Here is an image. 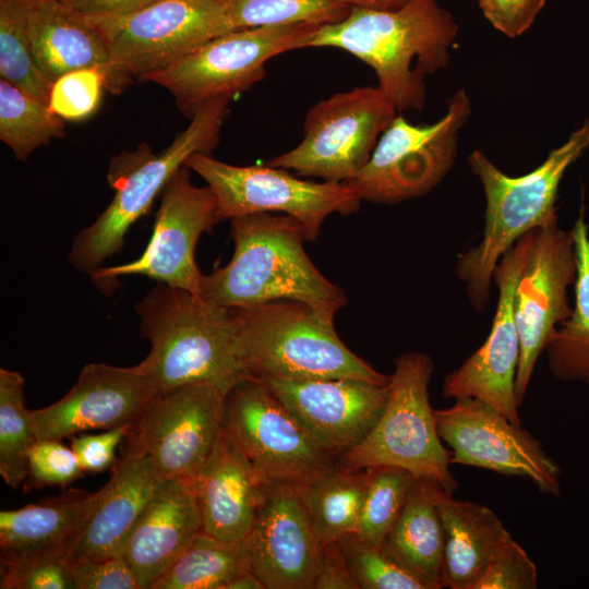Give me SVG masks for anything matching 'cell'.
Masks as SVG:
<instances>
[{
	"label": "cell",
	"instance_id": "6da1fadb",
	"mask_svg": "<svg viewBox=\"0 0 589 589\" xmlns=\"http://www.w3.org/2000/svg\"><path fill=\"white\" fill-rule=\"evenodd\" d=\"M458 33L436 0H408L392 10L352 7L339 22L320 25L308 48L342 49L372 68L396 109L420 110L424 76L445 68Z\"/></svg>",
	"mask_w": 589,
	"mask_h": 589
},
{
	"label": "cell",
	"instance_id": "7a4b0ae2",
	"mask_svg": "<svg viewBox=\"0 0 589 589\" xmlns=\"http://www.w3.org/2000/svg\"><path fill=\"white\" fill-rule=\"evenodd\" d=\"M231 220L230 262L203 275L200 296L225 308L293 300L336 315L345 292L313 264L302 225L288 215L256 213Z\"/></svg>",
	"mask_w": 589,
	"mask_h": 589
},
{
	"label": "cell",
	"instance_id": "3957f363",
	"mask_svg": "<svg viewBox=\"0 0 589 589\" xmlns=\"http://www.w3.org/2000/svg\"><path fill=\"white\" fill-rule=\"evenodd\" d=\"M134 309L151 344L140 363L158 395L194 383H212L227 394L245 378L236 352L232 309L163 283Z\"/></svg>",
	"mask_w": 589,
	"mask_h": 589
},
{
	"label": "cell",
	"instance_id": "277c9868",
	"mask_svg": "<svg viewBox=\"0 0 589 589\" xmlns=\"http://www.w3.org/2000/svg\"><path fill=\"white\" fill-rule=\"evenodd\" d=\"M589 147L587 119L544 161L520 177L502 172L481 151L468 156L471 171L480 179L485 196L481 242L457 256L455 272L466 284L470 303L484 310L493 273L501 257L528 232L557 223L556 200L560 182Z\"/></svg>",
	"mask_w": 589,
	"mask_h": 589
},
{
	"label": "cell",
	"instance_id": "5b68a950",
	"mask_svg": "<svg viewBox=\"0 0 589 589\" xmlns=\"http://www.w3.org/2000/svg\"><path fill=\"white\" fill-rule=\"evenodd\" d=\"M236 352L245 377L264 380L358 378L386 384L339 338L334 315L293 300L232 309Z\"/></svg>",
	"mask_w": 589,
	"mask_h": 589
},
{
	"label": "cell",
	"instance_id": "8992f818",
	"mask_svg": "<svg viewBox=\"0 0 589 589\" xmlns=\"http://www.w3.org/2000/svg\"><path fill=\"white\" fill-rule=\"evenodd\" d=\"M228 103L215 99L205 104L158 154L144 144L111 159L108 182L115 196L97 219L74 238L68 257L74 269L89 274L122 250L125 233L148 212L172 175L192 154H209L216 146Z\"/></svg>",
	"mask_w": 589,
	"mask_h": 589
},
{
	"label": "cell",
	"instance_id": "52a82bcc",
	"mask_svg": "<svg viewBox=\"0 0 589 589\" xmlns=\"http://www.w3.org/2000/svg\"><path fill=\"white\" fill-rule=\"evenodd\" d=\"M394 364L381 417L365 438L339 460L352 469L398 467L454 493L458 484L449 469L450 450L437 433L429 398L433 361L426 353L411 351L397 357Z\"/></svg>",
	"mask_w": 589,
	"mask_h": 589
},
{
	"label": "cell",
	"instance_id": "ba28073f",
	"mask_svg": "<svg viewBox=\"0 0 589 589\" xmlns=\"http://www.w3.org/2000/svg\"><path fill=\"white\" fill-rule=\"evenodd\" d=\"M320 25L298 23L241 28L200 45L145 81L166 88L191 119L205 104L230 100L265 76V63L279 53L308 48Z\"/></svg>",
	"mask_w": 589,
	"mask_h": 589
},
{
	"label": "cell",
	"instance_id": "9c48e42d",
	"mask_svg": "<svg viewBox=\"0 0 589 589\" xmlns=\"http://www.w3.org/2000/svg\"><path fill=\"white\" fill-rule=\"evenodd\" d=\"M471 115L464 89L448 99L446 113L417 125L396 116L381 134L360 172L347 183L361 200L393 204L426 194L452 168L458 134Z\"/></svg>",
	"mask_w": 589,
	"mask_h": 589
},
{
	"label": "cell",
	"instance_id": "30bf717a",
	"mask_svg": "<svg viewBox=\"0 0 589 589\" xmlns=\"http://www.w3.org/2000/svg\"><path fill=\"white\" fill-rule=\"evenodd\" d=\"M184 165L200 175L215 193L220 221L279 212L302 225L308 241L316 239L327 216L349 215L362 201L347 182L302 180L285 168L267 164L240 167L206 153H195Z\"/></svg>",
	"mask_w": 589,
	"mask_h": 589
},
{
	"label": "cell",
	"instance_id": "8fae6325",
	"mask_svg": "<svg viewBox=\"0 0 589 589\" xmlns=\"http://www.w3.org/2000/svg\"><path fill=\"white\" fill-rule=\"evenodd\" d=\"M396 111L377 86L336 93L309 110L300 144L266 164L323 181L347 182L369 161Z\"/></svg>",
	"mask_w": 589,
	"mask_h": 589
},
{
	"label": "cell",
	"instance_id": "7c38bea8",
	"mask_svg": "<svg viewBox=\"0 0 589 589\" xmlns=\"http://www.w3.org/2000/svg\"><path fill=\"white\" fill-rule=\"evenodd\" d=\"M225 395L212 383L157 395L129 429L121 453L147 456L161 481L195 479L224 429Z\"/></svg>",
	"mask_w": 589,
	"mask_h": 589
},
{
	"label": "cell",
	"instance_id": "4fadbf2b",
	"mask_svg": "<svg viewBox=\"0 0 589 589\" xmlns=\"http://www.w3.org/2000/svg\"><path fill=\"white\" fill-rule=\"evenodd\" d=\"M116 68L145 79L200 45L232 31L218 0H158L132 14L93 19Z\"/></svg>",
	"mask_w": 589,
	"mask_h": 589
},
{
	"label": "cell",
	"instance_id": "5bb4252c",
	"mask_svg": "<svg viewBox=\"0 0 589 589\" xmlns=\"http://www.w3.org/2000/svg\"><path fill=\"white\" fill-rule=\"evenodd\" d=\"M224 426L266 483L298 485L338 459L260 380L245 377L225 395Z\"/></svg>",
	"mask_w": 589,
	"mask_h": 589
},
{
	"label": "cell",
	"instance_id": "9a60e30c",
	"mask_svg": "<svg viewBox=\"0 0 589 589\" xmlns=\"http://www.w3.org/2000/svg\"><path fill=\"white\" fill-rule=\"evenodd\" d=\"M526 259L514 293V318L519 336L515 378L518 405L524 402L539 357L572 310L567 288L576 280L572 232L557 223L528 232Z\"/></svg>",
	"mask_w": 589,
	"mask_h": 589
},
{
	"label": "cell",
	"instance_id": "2e32d148",
	"mask_svg": "<svg viewBox=\"0 0 589 589\" xmlns=\"http://www.w3.org/2000/svg\"><path fill=\"white\" fill-rule=\"evenodd\" d=\"M217 199L207 187H195L190 169L182 165L163 190L153 235L143 254L130 263L98 267L89 273L97 286L117 277L144 275L176 288L200 294L203 274L194 257L200 236L219 223Z\"/></svg>",
	"mask_w": 589,
	"mask_h": 589
},
{
	"label": "cell",
	"instance_id": "e0dca14e",
	"mask_svg": "<svg viewBox=\"0 0 589 589\" xmlns=\"http://www.w3.org/2000/svg\"><path fill=\"white\" fill-rule=\"evenodd\" d=\"M437 433L449 446L452 464L483 468L531 481L558 496L561 468L529 431L482 400L462 397L434 410Z\"/></svg>",
	"mask_w": 589,
	"mask_h": 589
},
{
	"label": "cell",
	"instance_id": "ac0fdd59",
	"mask_svg": "<svg viewBox=\"0 0 589 589\" xmlns=\"http://www.w3.org/2000/svg\"><path fill=\"white\" fill-rule=\"evenodd\" d=\"M528 233L498 261L493 280L498 302L490 334L480 348L443 381L445 398L471 397L492 406L510 422L521 425L515 394L519 336L514 318V293L528 250Z\"/></svg>",
	"mask_w": 589,
	"mask_h": 589
},
{
	"label": "cell",
	"instance_id": "d6986e66",
	"mask_svg": "<svg viewBox=\"0 0 589 589\" xmlns=\"http://www.w3.org/2000/svg\"><path fill=\"white\" fill-rule=\"evenodd\" d=\"M157 395L141 363H89L62 398L31 410V418L38 440H61L88 430L132 426Z\"/></svg>",
	"mask_w": 589,
	"mask_h": 589
},
{
	"label": "cell",
	"instance_id": "ffe728a7",
	"mask_svg": "<svg viewBox=\"0 0 589 589\" xmlns=\"http://www.w3.org/2000/svg\"><path fill=\"white\" fill-rule=\"evenodd\" d=\"M260 381L322 448L338 457L370 433L389 392V382L358 378Z\"/></svg>",
	"mask_w": 589,
	"mask_h": 589
},
{
	"label": "cell",
	"instance_id": "44dd1931",
	"mask_svg": "<svg viewBox=\"0 0 589 589\" xmlns=\"http://www.w3.org/2000/svg\"><path fill=\"white\" fill-rule=\"evenodd\" d=\"M244 542L265 589H313L322 545L293 484L266 483Z\"/></svg>",
	"mask_w": 589,
	"mask_h": 589
},
{
	"label": "cell",
	"instance_id": "7402d4cb",
	"mask_svg": "<svg viewBox=\"0 0 589 589\" xmlns=\"http://www.w3.org/2000/svg\"><path fill=\"white\" fill-rule=\"evenodd\" d=\"M201 531L194 479L161 481L120 552L133 568L140 589H149Z\"/></svg>",
	"mask_w": 589,
	"mask_h": 589
},
{
	"label": "cell",
	"instance_id": "603a6c76",
	"mask_svg": "<svg viewBox=\"0 0 589 589\" xmlns=\"http://www.w3.org/2000/svg\"><path fill=\"white\" fill-rule=\"evenodd\" d=\"M266 482L224 426L194 479L202 531L224 541H242L250 533Z\"/></svg>",
	"mask_w": 589,
	"mask_h": 589
},
{
	"label": "cell",
	"instance_id": "cb8c5ba5",
	"mask_svg": "<svg viewBox=\"0 0 589 589\" xmlns=\"http://www.w3.org/2000/svg\"><path fill=\"white\" fill-rule=\"evenodd\" d=\"M31 38L37 67L53 83L80 69L103 72L106 91L120 94L134 81L113 64L98 26L87 16L59 0H34L31 12Z\"/></svg>",
	"mask_w": 589,
	"mask_h": 589
},
{
	"label": "cell",
	"instance_id": "d4e9b609",
	"mask_svg": "<svg viewBox=\"0 0 589 589\" xmlns=\"http://www.w3.org/2000/svg\"><path fill=\"white\" fill-rule=\"evenodd\" d=\"M103 486L93 493L69 491L56 498L0 512V566L24 560L69 554L98 505Z\"/></svg>",
	"mask_w": 589,
	"mask_h": 589
},
{
	"label": "cell",
	"instance_id": "484cf974",
	"mask_svg": "<svg viewBox=\"0 0 589 589\" xmlns=\"http://www.w3.org/2000/svg\"><path fill=\"white\" fill-rule=\"evenodd\" d=\"M161 480L145 455L121 453L101 498L71 551L72 563L82 557L120 554L142 510Z\"/></svg>",
	"mask_w": 589,
	"mask_h": 589
},
{
	"label": "cell",
	"instance_id": "4316f807",
	"mask_svg": "<svg viewBox=\"0 0 589 589\" xmlns=\"http://www.w3.org/2000/svg\"><path fill=\"white\" fill-rule=\"evenodd\" d=\"M436 502L444 530V588L472 589L509 532L488 506L456 500L443 488Z\"/></svg>",
	"mask_w": 589,
	"mask_h": 589
},
{
	"label": "cell",
	"instance_id": "83f0119b",
	"mask_svg": "<svg viewBox=\"0 0 589 589\" xmlns=\"http://www.w3.org/2000/svg\"><path fill=\"white\" fill-rule=\"evenodd\" d=\"M437 482L416 478L404 509L383 548L402 566L428 584L444 588V530L437 508Z\"/></svg>",
	"mask_w": 589,
	"mask_h": 589
},
{
	"label": "cell",
	"instance_id": "f1b7e54d",
	"mask_svg": "<svg viewBox=\"0 0 589 589\" xmlns=\"http://www.w3.org/2000/svg\"><path fill=\"white\" fill-rule=\"evenodd\" d=\"M368 479V469H352L338 457L294 485L322 546L356 532Z\"/></svg>",
	"mask_w": 589,
	"mask_h": 589
},
{
	"label": "cell",
	"instance_id": "f546056e",
	"mask_svg": "<svg viewBox=\"0 0 589 589\" xmlns=\"http://www.w3.org/2000/svg\"><path fill=\"white\" fill-rule=\"evenodd\" d=\"M570 232L577 267L575 308L555 329L545 352L553 376L589 384V232L582 213Z\"/></svg>",
	"mask_w": 589,
	"mask_h": 589
},
{
	"label": "cell",
	"instance_id": "4dcf8cb0",
	"mask_svg": "<svg viewBox=\"0 0 589 589\" xmlns=\"http://www.w3.org/2000/svg\"><path fill=\"white\" fill-rule=\"evenodd\" d=\"M247 570L244 540L224 541L201 531L149 589H226Z\"/></svg>",
	"mask_w": 589,
	"mask_h": 589
},
{
	"label": "cell",
	"instance_id": "1f68e13d",
	"mask_svg": "<svg viewBox=\"0 0 589 589\" xmlns=\"http://www.w3.org/2000/svg\"><path fill=\"white\" fill-rule=\"evenodd\" d=\"M34 0H0V80L48 105L52 83L36 64L31 38Z\"/></svg>",
	"mask_w": 589,
	"mask_h": 589
},
{
	"label": "cell",
	"instance_id": "d6a6232c",
	"mask_svg": "<svg viewBox=\"0 0 589 589\" xmlns=\"http://www.w3.org/2000/svg\"><path fill=\"white\" fill-rule=\"evenodd\" d=\"M64 134V120L48 105L0 80V139L19 160Z\"/></svg>",
	"mask_w": 589,
	"mask_h": 589
},
{
	"label": "cell",
	"instance_id": "836d02e7",
	"mask_svg": "<svg viewBox=\"0 0 589 589\" xmlns=\"http://www.w3.org/2000/svg\"><path fill=\"white\" fill-rule=\"evenodd\" d=\"M24 385L19 372L0 369V474L13 489L25 481L28 452L38 441L25 407Z\"/></svg>",
	"mask_w": 589,
	"mask_h": 589
},
{
	"label": "cell",
	"instance_id": "e575fe53",
	"mask_svg": "<svg viewBox=\"0 0 589 589\" xmlns=\"http://www.w3.org/2000/svg\"><path fill=\"white\" fill-rule=\"evenodd\" d=\"M232 31L287 24H330L347 16L340 0H218Z\"/></svg>",
	"mask_w": 589,
	"mask_h": 589
},
{
	"label": "cell",
	"instance_id": "d590c367",
	"mask_svg": "<svg viewBox=\"0 0 589 589\" xmlns=\"http://www.w3.org/2000/svg\"><path fill=\"white\" fill-rule=\"evenodd\" d=\"M369 479L354 534L383 545L398 520L416 478L392 466L368 468Z\"/></svg>",
	"mask_w": 589,
	"mask_h": 589
},
{
	"label": "cell",
	"instance_id": "8d00e7d4",
	"mask_svg": "<svg viewBox=\"0 0 589 589\" xmlns=\"http://www.w3.org/2000/svg\"><path fill=\"white\" fill-rule=\"evenodd\" d=\"M339 544L359 589H430L383 545L364 541L354 533L339 540Z\"/></svg>",
	"mask_w": 589,
	"mask_h": 589
},
{
	"label": "cell",
	"instance_id": "74e56055",
	"mask_svg": "<svg viewBox=\"0 0 589 589\" xmlns=\"http://www.w3.org/2000/svg\"><path fill=\"white\" fill-rule=\"evenodd\" d=\"M104 91L106 79L101 71L75 70L52 83L48 108L63 120H83L97 110Z\"/></svg>",
	"mask_w": 589,
	"mask_h": 589
},
{
	"label": "cell",
	"instance_id": "f35d334b",
	"mask_svg": "<svg viewBox=\"0 0 589 589\" xmlns=\"http://www.w3.org/2000/svg\"><path fill=\"white\" fill-rule=\"evenodd\" d=\"M27 459L25 492L53 485L67 488L84 476L76 455L61 440L39 438L28 452Z\"/></svg>",
	"mask_w": 589,
	"mask_h": 589
},
{
	"label": "cell",
	"instance_id": "ab89813d",
	"mask_svg": "<svg viewBox=\"0 0 589 589\" xmlns=\"http://www.w3.org/2000/svg\"><path fill=\"white\" fill-rule=\"evenodd\" d=\"M537 585L534 562L508 533L496 546L472 589H534Z\"/></svg>",
	"mask_w": 589,
	"mask_h": 589
},
{
	"label": "cell",
	"instance_id": "60d3db41",
	"mask_svg": "<svg viewBox=\"0 0 589 589\" xmlns=\"http://www.w3.org/2000/svg\"><path fill=\"white\" fill-rule=\"evenodd\" d=\"M1 589H76L69 554H49L0 566Z\"/></svg>",
	"mask_w": 589,
	"mask_h": 589
},
{
	"label": "cell",
	"instance_id": "b9f144b4",
	"mask_svg": "<svg viewBox=\"0 0 589 589\" xmlns=\"http://www.w3.org/2000/svg\"><path fill=\"white\" fill-rule=\"evenodd\" d=\"M72 576L76 589H140L122 554L79 558L72 563Z\"/></svg>",
	"mask_w": 589,
	"mask_h": 589
},
{
	"label": "cell",
	"instance_id": "7bdbcfd3",
	"mask_svg": "<svg viewBox=\"0 0 589 589\" xmlns=\"http://www.w3.org/2000/svg\"><path fill=\"white\" fill-rule=\"evenodd\" d=\"M131 426L105 430L99 434H75L70 436L71 448L85 473H99L112 468L118 461L116 452L124 441Z\"/></svg>",
	"mask_w": 589,
	"mask_h": 589
},
{
	"label": "cell",
	"instance_id": "ee69618b",
	"mask_svg": "<svg viewBox=\"0 0 589 589\" xmlns=\"http://www.w3.org/2000/svg\"><path fill=\"white\" fill-rule=\"evenodd\" d=\"M486 21L502 34L522 35L542 11L545 0H477Z\"/></svg>",
	"mask_w": 589,
	"mask_h": 589
},
{
	"label": "cell",
	"instance_id": "f6af8a7d",
	"mask_svg": "<svg viewBox=\"0 0 589 589\" xmlns=\"http://www.w3.org/2000/svg\"><path fill=\"white\" fill-rule=\"evenodd\" d=\"M313 589H359L342 554L339 541L322 546Z\"/></svg>",
	"mask_w": 589,
	"mask_h": 589
},
{
	"label": "cell",
	"instance_id": "bcb514c9",
	"mask_svg": "<svg viewBox=\"0 0 589 589\" xmlns=\"http://www.w3.org/2000/svg\"><path fill=\"white\" fill-rule=\"evenodd\" d=\"M73 11L93 19L132 14L158 0H59Z\"/></svg>",
	"mask_w": 589,
	"mask_h": 589
},
{
	"label": "cell",
	"instance_id": "7dc6e473",
	"mask_svg": "<svg viewBox=\"0 0 589 589\" xmlns=\"http://www.w3.org/2000/svg\"><path fill=\"white\" fill-rule=\"evenodd\" d=\"M345 4L365 9L392 10L401 7L408 0H340Z\"/></svg>",
	"mask_w": 589,
	"mask_h": 589
},
{
	"label": "cell",
	"instance_id": "c3c4849f",
	"mask_svg": "<svg viewBox=\"0 0 589 589\" xmlns=\"http://www.w3.org/2000/svg\"><path fill=\"white\" fill-rule=\"evenodd\" d=\"M226 589H265V586L255 574L247 570L232 579Z\"/></svg>",
	"mask_w": 589,
	"mask_h": 589
}]
</instances>
